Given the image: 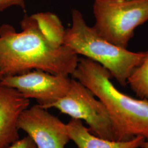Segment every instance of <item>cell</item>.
<instances>
[{
    "mask_svg": "<svg viewBox=\"0 0 148 148\" xmlns=\"http://www.w3.org/2000/svg\"><path fill=\"white\" fill-rule=\"evenodd\" d=\"M21 25V32H16L10 24L0 27L1 78L32 70L68 76L73 74L79 59L77 54L64 45L59 48L52 47L31 16L25 14Z\"/></svg>",
    "mask_w": 148,
    "mask_h": 148,
    "instance_id": "1",
    "label": "cell"
},
{
    "mask_svg": "<svg viewBox=\"0 0 148 148\" xmlns=\"http://www.w3.org/2000/svg\"><path fill=\"white\" fill-rule=\"evenodd\" d=\"M106 107L111 119L114 140L127 141L143 136L148 141V100L125 95L112 84L110 72L87 58L79 59L73 74Z\"/></svg>",
    "mask_w": 148,
    "mask_h": 148,
    "instance_id": "2",
    "label": "cell"
},
{
    "mask_svg": "<svg viewBox=\"0 0 148 148\" xmlns=\"http://www.w3.org/2000/svg\"><path fill=\"white\" fill-rule=\"evenodd\" d=\"M71 16L72 24L65 29L64 45L76 54L100 64L120 85L127 86L128 78L147 57L148 51L134 52L119 47L89 27L79 11L73 10Z\"/></svg>",
    "mask_w": 148,
    "mask_h": 148,
    "instance_id": "3",
    "label": "cell"
},
{
    "mask_svg": "<svg viewBox=\"0 0 148 148\" xmlns=\"http://www.w3.org/2000/svg\"><path fill=\"white\" fill-rule=\"evenodd\" d=\"M93 11L95 32L127 49L136 29L148 21V0H95Z\"/></svg>",
    "mask_w": 148,
    "mask_h": 148,
    "instance_id": "4",
    "label": "cell"
},
{
    "mask_svg": "<svg viewBox=\"0 0 148 148\" xmlns=\"http://www.w3.org/2000/svg\"><path fill=\"white\" fill-rule=\"evenodd\" d=\"M72 119L83 120L92 134L98 137L114 140L111 119L106 107L88 88L75 79H71L68 93L48 106Z\"/></svg>",
    "mask_w": 148,
    "mask_h": 148,
    "instance_id": "5",
    "label": "cell"
},
{
    "mask_svg": "<svg viewBox=\"0 0 148 148\" xmlns=\"http://www.w3.org/2000/svg\"><path fill=\"white\" fill-rule=\"evenodd\" d=\"M0 85L17 90L26 98L36 99L40 106L47 109L68 93L71 79L68 76L35 70L3 77L0 79Z\"/></svg>",
    "mask_w": 148,
    "mask_h": 148,
    "instance_id": "6",
    "label": "cell"
},
{
    "mask_svg": "<svg viewBox=\"0 0 148 148\" xmlns=\"http://www.w3.org/2000/svg\"><path fill=\"white\" fill-rule=\"evenodd\" d=\"M18 127L27 133L37 148H65L70 140L66 124L39 104L21 113Z\"/></svg>",
    "mask_w": 148,
    "mask_h": 148,
    "instance_id": "7",
    "label": "cell"
},
{
    "mask_svg": "<svg viewBox=\"0 0 148 148\" xmlns=\"http://www.w3.org/2000/svg\"><path fill=\"white\" fill-rule=\"evenodd\" d=\"M30 105L17 90L0 85V148H8L19 139L18 122Z\"/></svg>",
    "mask_w": 148,
    "mask_h": 148,
    "instance_id": "8",
    "label": "cell"
},
{
    "mask_svg": "<svg viewBox=\"0 0 148 148\" xmlns=\"http://www.w3.org/2000/svg\"><path fill=\"white\" fill-rule=\"evenodd\" d=\"M71 140L78 148H138L146 140L143 136H137L127 141H116L98 137L90 132L82 121L71 119L66 124Z\"/></svg>",
    "mask_w": 148,
    "mask_h": 148,
    "instance_id": "9",
    "label": "cell"
},
{
    "mask_svg": "<svg viewBox=\"0 0 148 148\" xmlns=\"http://www.w3.org/2000/svg\"><path fill=\"white\" fill-rule=\"evenodd\" d=\"M38 29L52 47L59 48L64 45L65 30L56 14L47 12L32 14Z\"/></svg>",
    "mask_w": 148,
    "mask_h": 148,
    "instance_id": "10",
    "label": "cell"
},
{
    "mask_svg": "<svg viewBox=\"0 0 148 148\" xmlns=\"http://www.w3.org/2000/svg\"><path fill=\"white\" fill-rule=\"evenodd\" d=\"M127 85L140 99L148 100V54L128 78Z\"/></svg>",
    "mask_w": 148,
    "mask_h": 148,
    "instance_id": "11",
    "label": "cell"
},
{
    "mask_svg": "<svg viewBox=\"0 0 148 148\" xmlns=\"http://www.w3.org/2000/svg\"><path fill=\"white\" fill-rule=\"evenodd\" d=\"M7 148H37L30 137L27 136L18 139Z\"/></svg>",
    "mask_w": 148,
    "mask_h": 148,
    "instance_id": "12",
    "label": "cell"
},
{
    "mask_svg": "<svg viewBox=\"0 0 148 148\" xmlns=\"http://www.w3.org/2000/svg\"><path fill=\"white\" fill-rule=\"evenodd\" d=\"M14 5L25 9V0H0V12Z\"/></svg>",
    "mask_w": 148,
    "mask_h": 148,
    "instance_id": "13",
    "label": "cell"
},
{
    "mask_svg": "<svg viewBox=\"0 0 148 148\" xmlns=\"http://www.w3.org/2000/svg\"><path fill=\"white\" fill-rule=\"evenodd\" d=\"M140 148H148V141L145 140L144 142L142 145H140Z\"/></svg>",
    "mask_w": 148,
    "mask_h": 148,
    "instance_id": "14",
    "label": "cell"
},
{
    "mask_svg": "<svg viewBox=\"0 0 148 148\" xmlns=\"http://www.w3.org/2000/svg\"><path fill=\"white\" fill-rule=\"evenodd\" d=\"M1 76H0V79H1Z\"/></svg>",
    "mask_w": 148,
    "mask_h": 148,
    "instance_id": "15",
    "label": "cell"
}]
</instances>
